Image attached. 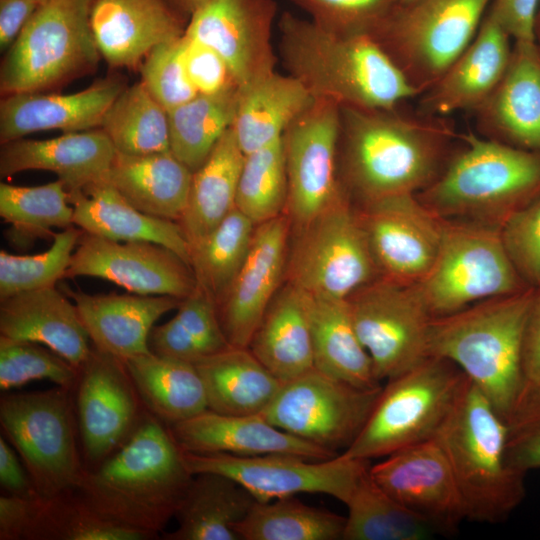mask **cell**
Segmentation results:
<instances>
[{
    "label": "cell",
    "instance_id": "obj_20",
    "mask_svg": "<svg viewBox=\"0 0 540 540\" xmlns=\"http://www.w3.org/2000/svg\"><path fill=\"white\" fill-rule=\"evenodd\" d=\"M369 471L385 492L436 533H454L466 519L448 460L435 438L397 450Z\"/></svg>",
    "mask_w": 540,
    "mask_h": 540
},
{
    "label": "cell",
    "instance_id": "obj_24",
    "mask_svg": "<svg viewBox=\"0 0 540 540\" xmlns=\"http://www.w3.org/2000/svg\"><path fill=\"white\" fill-rule=\"evenodd\" d=\"M511 41L486 13L467 48L433 86L418 96L417 111L436 117L474 111L502 79L512 53Z\"/></svg>",
    "mask_w": 540,
    "mask_h": 540
},
{
    "label": "cell",
    "instance_id": "obj_41",
    "mask_svg": "<svg viewBox=\"0 0 540 540\" xmlns=\"http://www.w3.org/2000/svg\"><path fill=\"white\" fill-rule=\"evenodd\" d=\"M238 88L215 95L198 94L167 111L170 152L192 172L205 162L232 126Z\"/></svg>",
    "mask_w": 540,
    "mask_h": 540
},
{
    "label": "cell",
    "instance_id": "obj_36",
    "mask_svg": "<svg viewBox=\"0 0 540 540\" xmlns=\"http://www.w3.org/2000/svg\"><path fill=\"white\" fill-rule=\"evenodd\" d=\"M208 409L226 415L261 414L283 382L248 349L229 345L198 362Z\"/></svg>",
    "mask_w": 540,
    "mask_h": 540
},
{
    "label": "cell",
    "instance_id": "obj_33",
    "mask_svg": "<svg viewBox=\"0 0 540 540\" xmlns=\"http://www.w3.org/2000/svg\"><path fill=\"white\" fill-rule=\"evenodd\" d=\"M193 172L170 151L117 153L103 179L138 210L178 222L186 208Z\"/></svg>",
    "mask_w": 540,
    "mask_h": 540
},
{
    "label": "cell",
    "instance_id": "obj_42",
    "mask_svg": "<svg viewBox=\"0 0 540 540\" xmlns=\"http://www.w3.org/2000/svg\"><path fill=\"white\" fill-rule=\"evenodd\" d=\"M216 303L198 288L181 299L175 315L154 326L149 335L150 351L195 364L227 348Z\"/></svg>",
    "mask_w": 540,
    "mask_h": 540
},
{
    "label": "cell",
    "instance_id": "obj_52",
    "mask_svg": "<svg viewBox=\"0 0 540 540\" xmlns=\"http://www.w3.org/2000/svg\"><path fill=\"white\" fill-rule=\"evenodd\" d=\"M320 27L342 34L373 33L400 0H290Z\"/></svg>",
    "mask_w": 540,
    "mask_h": 540
},
{
    "label": "cell",
    "instance_id": "obj_19",
    "mask_svg": "<svg viewBox=\"0 0 540 540\" xmlns=\"http://www.w3.org/2000/svg\"><path fill=\"white\" fill-rule=\"evenodd\" d=\"M96 277L140 295L186 298L197 289L191 266L152 242L114 241L83 231L64 278Z\"/></svg>",
    "mask_w": 540,
    "mask_h": 540
},
{
    "label": "cell",
    "instance_id": "obj_28",
    "mask_svg": "<svg viewBox=\"0 0 540 540\" xmlns=\"http://www.w3.org/2000/svg\"><path fill=\"white\" fill-rule=\"evenodd\" d=\"M123 89L119 80L110 78L71 94L38 91L7 95L0 103L1 144L46 130H92L101 125Z\"/></svg>",
    "mask_w": 540,
    "mask_h": 540
},
{
    "label": "cell",
    "instance_id": "obj_63",
    "mask_svg": "<svg viewBox=\"0 0 540 540\" xmlns=\"http://www.w3.org/2000/svg\"><path fill=\"white\" fill-rule=\"evenodd\" d=\"M413 0H400V4H405V3H408V2H411Z\"/></svg>",
    "mask_w": 540,
    "mask_h": 540
},
{
    "label": "cell",
    "instance_id": "obj_47",
    "mask_svg": "<svg viewBox=\"0 0 540 540\" xmlns=\"http://www.w3.org/2000/svg\"><path fill=\"white\" fill-rule=\"evenodd\" d=\"M256 225L237 208L190 247L189 264L197 286L217 303L242 267Z\"/></svg>",
    "mask_w": 540,
    "mask_h": 540
},
{
    "label": "cell",
    "instance_id": "obj_3",
    "mask_svg": "<svg viewBox=\"0 0 540 540\" xmlns=\"http://www.w3.org/2000/svg\"><path fill=\"white\" fill-rule=\"evenodd\" d=\"M280 56L315 99L340 107L393 109L418 97L402 70L369 33L342 34L284 12Z\"/></svg>",
    "mask_w": 540,
    "mask_h": 540
},
{
    "label": "cell",
    "instance_id": "obj_57",
    "mask_svg": "<svg viewBox=\"0 0 540 540\" xmlns=\"http://www.w3.org/2000/svg\"><path fill=\"white\" fill-rule=\"evenodd\" d=\"M0 484L6 494L23 497H39L23 465L18 460L5 437H0Z\"/></svg>",
    "mask_w": 540,
    "mask_h": 540
},
{
    "label": "cell",
    "instance_id": "obj_25",
    "mask_svg": "<svg viewBox=\"0 0 540 540\" xmlns=\"http://www.w3.org/2000/svg\"><path fill=\"white\" fill-rule=\"evenodd\" d=\"M169 427L182 451L197 454H291L311 460L338 455L274 426L261 414L226 415L207 409Z\"/></svg>",
    "mask_w": 540,
    "mask_h": 540
},
{
    "label": "cell",
    "instance_id": "obj_21",
    "mask_svg": "<svg viewBox=\"0 0 540 540\" xmlns=\"http://www.w3.org/2000/svg\"><path fill=\"white\" fill-rule=\"evenodd\" d=\"M273 0H207L191 16L184 35L216 51L238 87L274 71Z\"/></svg>",
    "mask_w": 540,
    "mask_h": 540
},
{
    "label": "cell",
    "instance_id": "obj_38",
    "mask_svg": "<svg viewBox=\"0 0 540 540\" xmlns=\"http://www.w3.org/2000/svg\"><path fill=\"white\" fill-rule=\"evenodd\" d=\"M145 410L172 426L208 409L193 363L152 352L123 360Z\"/></svg>",
    "mask_w": 540,
    "mask_h": 540
},
{
    "label": "cell",
    "instance_id": "obj_12",
    "mask_svg": "<svg viewBox=\"0 0 540 540\" xmlns=\"http://www.w3.org/2000/svg\"><path fill=\"white\" fill-rule=\"evenodd\" d=\"M492 1L413 0L371 35L421 95L471 43Z\"/></svg>",
    "mask_w": 540,
    "mask_h": 540
},
{
    "label": "cell",
    "instance_id": "obj_30",
    "mask_svg": "<svg viewBox=\"0 0 540 540\" xmlns=\"http://www.w3.org/2000/svg\"><path fill=\"white\" fill-rule=\"evenodd\" d=\"M0 336L45 345L78 370L93 347L75 304L55 286L0 300Z\"/></svg>",
    "mask_w": 540,
    "mask_h": 540
},
{
    "label": "cell",
    "instance_id": "obj_26",
    "mask_svg": "<svg viewBox=\"0 0 540 540\" xmlns=\"http://www.w3.org/2000/svg\"><path fill=\"white\" fill-rule=\"evenodd\" d=\"M63 292L75 304L92 345L121 360L150 353L156 321L181 301L168 295H93L68 286Z\"/></svg>",
    "mask_w": 540,
    "mask_h": 540
},
{
    "label": "cell",
    "instance_id": "obj_56",
    "mask_svg": "<svg viewBox=\"0 0 540 540\" xmlns=\"http://www.w3.org/2000/svg\"><path fill=\"white\" fill-rule=\"evenodd\" d=\"M539 5L540 0H493L487 14L514 43H532Z\"/></svg>",
    "mask_w": 540,
    "mask_h": 540
},
{
    "label": "cell",
    "instance_id": "obj_55",
    "mask_svg": "<svg viewBox=\"0 0 540 540\" xmlns=\"http://www.w3.org/2000/svg\"><path fill=\"white\" fill-rule=\"evenodd\" d=\"M183 57L188 76L201 95L238 88L225 60L210 47L183 34Z\"/></svg>",
    "mask_w": 540,
    "mask_h": 540
},
{
    "label": "cell",
    "instance_id": "obj_59",
    "mask_svg": "<svg viewBox=\"0 0 540 540\" xmlns=\"http://www.w3.org/2000/svg\"><path fill=\"white\" fill-rule=\"evenodd\" d=\"M40 5L34 0H0L1 51L13 44Z\"/></svg>",
    "mask_w": 540,
    "mask_h": 540
},
{
    "label": "cell",
    "instance_id": "obj_9",
    "mask_svg": "<svg viewBox=\"0 0 540 540\" xmlns=\"http://www.w3.org/2000/svg\"><path fill=\"white\" fill-rule=\"evenodd\" d=\"M92 0H46L6 50L4 96L38 92L90 71L100 58L90 26Z\"/></svg>",
    "mask_w": 540,
    "mask_h": 540
},
{
    "label": "cell",
    "instance_id": "obj_37",
    "mask_svg": "<svg viewBox=\"0 0 540 540\" xmlns=\"http://www.w3.org/2000/svg\"><path fill=\"white\" fill-rule=\"evenodd\" d=\"M245 154L232 127L193 172L186 208L178 221L190 247L211 233L236 208Z\"/></svg>",
    "mask_w": 540,
    "mask_h": 540
},
{
    "label": "cell",
    "instance_id": "obj_1",
    "mask_svg": "<svg viewBox=\"0 0 540 540\" xmlns=\"http://www.w3.org/2000/svg\"><path fill=\"white\" fill-rule=\"evenodd\" d=\"M458 138L447 117L341 107L342 186L356 206L418 194L440 174Z\"/></svg>",
    "mask_w": 540,
    "mask_h": 540
},
{
    "label": "cell",
    "instance_id": "obj_5",
    "mask_svg": "<svg viewBox=\"0 0 540 540\" xmlns=\"http://www.w3.org/2000/svg\"><path fill=\"white\" fill-rule=\"evenodd\" d=\"M440 174L416 196L434 214L500 227L540 195V153L486 138L460 135Z\"/></svg>",
    "mask_w": 540,
    "mask_h": 540
},
{
    "label": "cell",
    "instance_id": "obj_8",
    "mask_svg": "<svg viewBox=\"0 0 540 540\" xmlns=\"http://www.w3.org/2000/svg\"><path fill=\"white\" fill-rule=\"evenodd\" d=\"M378 277L359 209L348 195L291 228L285 282L307 295L345 300Z\"/></svg>",
    "mask_w": 540,
    "mask_h": 540
},
{
    "label": "cell",
    "instance_id": "obj_44",
    "mask_svg": "<svg viewBox=\"0 0 540 540\" xmlns=\"http://www.w3.org/2000/svg\"><path fill=\"white\" fill-rule=\"evenodd\" d=\"M73 212L69 193L58 179L39 186L0 184V216L10 225L7 239L19 248L53 237L54 228L74 225Z\"/></svg>",
    "mask_w": 540,
    "mask_h": 540
},
{
    "label": "cell",
    "instance_id": "obj_27",
    "mask_svg": "<svg viewBox=\"0 0 540 540\" xmlns=\"http://www.w3.org/2000/svg\"><path fill=\"white\" fill-rule=\"evenodd\" d=\"M90 26L100 55L117 67L138 65L185 30L181 15L165 0H92Z\"/></svg>",
    "mask_w": 540,
    "mask_h": 540
},
{
    "label": "cell",
    "instance_id": "obj_35",
    "mask_svg": "<svg viewBox=\"0 0 540 540\" xmlns=\"http://www.w3.org/2000/svg\"><path fill=\"white\" fill-rule=\"evenodd\" d=\"M256 502L227 476L195 474L175 512L176 529L161 536L165 540H240L234 526Z\"/></svg>",
    "mask_w": 540,
    "mask_h": 540
},
{
    "label": "cell",
    "instance_id": "obj_54",
    "mask_svg": "<svg viewBox=\"0 0 540 540\" xmlns=\"http://www.w3.org/2000/svg\"><path fill=\"white\" fill-rule=\"evenodd\" d=\"M500 235L523 282L540 287V195L508 216L500 226Z\"/></svg>",
    "mask_w": 540,
    "mask_h": 540
},
{
    "label": "cell",
    "instance_id": "obj_7",
    "mask_svg": "<svg viewBox=\"0 0 540 540\" xmlns=\"http://www.w3.org/2000/svg\"><path fill=\"white\" fill-rule=\"evenodd\" d=\"M466 379L452 362L428 357L388 380L362 430L341 454L369 461L434 438Z\"/></svg>",
    "mask_w": 540,
    "mask_h": 540
},
{
    "label": "cell",
    "instance_id": "obj_4",
    "mask_svg": "<svg viewBox=\"0 0 540 540\" xmlns=\"http://www.w3.org/2000/svg\"><path fill=\"white\" fill-rule=\"evenodd\" d=\"M534 292L487 299L430 323L429 357L456 365L504 420L525 384L523 341Z\"/></svg>",
    "mask_w": 540,
    "mask_h": 540
},
{
    "label": "cell",
    "instance_id": "obj_2",
    "mask_svg": "<svg viewBox=\"0 0 540 540\" xmlns=\"http://www.w3.org/2000/svg\"><path fill=\"white\" fill-rule=\"evenodd\" d=\"M193 478L170 427L148 411L130 437L76 491L98 512L159 538Z\"/></svg>",
    "mask_w": 540,
    "mask_h": 540
},
{
    "label": "cell",
    "instance_id": "obj_32",
    "mask_svg": "<svg viewBox=\"0 0 540 540\" xmlns=\"http://www.w3.org/2000/svg\"><path fill=\"white\" fill-rule=\"evenodd\" d=\"M248 349L283 383L313 369L308 295L284 282L260 320Z\"/></svg>",
    "mask_w": 540,
    "mask_h": 540
},
{
    "label": "cell",
    "instance_id": "obj_53",
    "mask_svg": "<svg viewBox=\"0 0 540 540\" xmlns=\"http://www.w3.org/2000/svg\"><path fill=\"white\" fill-rule=\"evenodd\" d=\"M505 422L508 465L523 474L540 469V383L524 384Z\"/></svg>",
    "mask_w": 540,
    "mask_h": 540
},
{
    "label": "cell",
    "instance_id": "obj_6",
    "mask_svg": "<svg viewBox=\"0 0 540 540\" xmlns=\"http://www.w3.org/2000/svg\"><path fill=\"white\" fill-rule=\"evenodd\" d=\"M506 436L505 420L467 378L434 437L448 460L467 520L503 522L525 497L526 474L508 465Z\"/></svg>",
    "mask_w": 540,
    "mask_h": 540
},
{
    "label": "cell",
    "instance_id": "obj_39",
    "mask_svg": "<svg viewBox=\"0 0 540 540\" xmlns=\"http://www.w3.org/2000/svg\"><path fill=\"white\" fill-rule=\"evenodd\" d=\"M314 368L350 385L381 387L354 328L346 299L308 295Z\"/></svg>",
    "mask_w": 540,
    "mask_h": 540
},
{
    "label": "cell",
    "instance_id": "obj_31",
    "mask_svg": "<svg viewBox=\"0 0 540 540\" xmlns=\"http://www.w3.org/2000/svg\"><path fill=\"white\" fill-rule=\"evenodd\" d=\"M69 202L73 224L84 232L114 241L160 244L189 264L190 245L180 224L138 210L106 181L69 194Z\"/></svg>",
    "mask_w": 540,
    "mask_h": 540
},
{
    "label": "cell",
    "instance_id": "obj_29",
    "mask_svg": "<svg viewBox=\"0 0 540 540\" xmlns=\"http://www.w3.org/2000/svg\"><path fill=\"white\" fill-rule=\"evenodd\" d=\"M116 150L102 129L64 133L44 140L16 139L1 144L0 175L26 170L54 173L69 194L102 180Z\"/></svg>",
    "mask_w": 540,
    "mask_h": 540
},
{
    "label": "cell",
    "instance_id": "obj_64",
    "mask_svg": "<svg viewBox=\"0 0 540 540\" xmlns=\"http://www.w3.org/2000/svg\"><path fill=\"white\" fill-rule=\"evenodd\" d=\"M34 1H36V2L39 3V4H42V3H44L46 0H34Z\"/></svg>",
    "mask_w": 540,
    "mask_h": 540
},
{
    "label": "cell",
    "instance_id": "obj_15",
    "mask_svg": "<svg viewBox=\"0 0 540 540\" xmlns=\"http://www.w3.org/2000/svg\"><path fill=\"white\" fill-rule=\"evenodd\" d=\"M182 457L192 475L227 476L248 490L257 502L299 493H321L346 504L370 467L367 460L342 454L327 460H311L291 454L236 456L182 451Z\"/></svg>",
    "mask_w": 540,
    "mask_h": 540
},
{
    "label": "cell",
    "instance_id": "obj_61",
    "mask_svg": "<svg viewBox=\"0 0 540 540\" xmlns=\"http://www.w3.org/2000/svg\"><path fill=\"white\" fill-rule=\"evenodd\" d=\"M207 0H165V2L180 15L189 17Z\"/></svg>",
    "mask_w": 540,
    "mask_h": 540
},
{
    "label": "cell",
    "instance_id": "obj_60",
    "mask_svg": "<svg viewBox=\"0 0 540 540\" xmlns=\"http://www.w3.org/2000/svg\"><path fill=\"white\" fill-rule=\"evenodd\" d=\"M34 498L0 497V540H22Z\"/></svg>",
    "mask_w": 540,
    "mask_h": 540
},
{
    "label": "cell",
    "instance_id": "obj_10",
    "mask_svg": "<svg viewBox=\"0 0 540 540\" xmlns=\"http://www.w3.org/2000/svg\"><path fill=\"white\" fill-rule=\"evenodd\" d=\"M70 391L58 386L5 393L0 399L2 433L42 498L76 490L87 470L79 453Z\"/></svg>",
    "mask_w": 540,
    "mask_h": 540
},
{
    "label": "cell",
    "instance_id": "obj_14",
    "mask_svg": "<svg viewBox=\"0 0 540 540\" xmlns=\"http://www.w3.org/2000/svg\"><path fill=\"white\" fill-rule=\"evenodd\" d=\"M382 390L359 388L315 368L283 383L261 415L274 426L335 453L347 449Z\"/></svg>",
    "mask_w": 540,
    "mask_h": 540
},
{
    "label": "cell",
    "instance_id": "obj_50",
    "mask_svg": "<svg viewBox=\"0 0 540 540\" xmlns=\"http://www.w3.org/2000/svg\"><path fill=\"white\" fill-rule=\"evenodd\" d=\"M78 377L79 370L49 347L0 336L1 391L44 379L72 390Z\"/></svg>",
    "mask_w": 540,
    "mask_h": 540
},
{
    "label": "cell",
    "instance_id": "obj_48",
    "mask_svg": "<svg viewBox=\"0 0 540 540\" xmlns=\"http://www.w3.org/2000/svg\"><path fill=\"white\" fill-rule=\"evenodd\" d=\"M288 185L283 137L244 157L236 208L255 225L285 214Z\"/></svg>",
    "mask_w": 540,
    "mask_h": 540
},
{
    "label": "cell",
    "instance_id": "obj_49",
    "mask_svg": "<svg viewBox=\"0 0 540 540\" xmlns=\"http://www.w3.org/2000/svg\"><path fill=\"white\" fill-rule=\"evenodd\" d=\"M83 234L72 225L53 236L51 246L35 255H15L0 251V300L12 295L53 287L69 267L71 257Z\"/></svg>",
    "mask_w": 540,
    "mask_h": 540
},
{
    "label": "cell",
    "instance_id": "obj_58",
    "mask_svg": "<svg viewBox=\"0 0 540 540\" xmlns=\"http://www.w3.org/2000/svg\"><path fill=\"white\" fill-rule=\"evenodd\" d=\"M522 364L525 383H540V287L535 288L526 321Z\"/></svg>",
    "mask_w": 540,
    "mask_h": 540
},
{
    "label": "cell",
    "instance_id": "obj_62",
    "mask_svg": "<svg viewBox=\"0 0 540 540\" xmlns=\"http://www.w3.org/2000/svg\"><path fill=\"white\" fill-rule=\"evenodd\" d=\"M535 35H536V43L540 49V5L538 8L537 17H536Z\"/></svg>",
    "mask_w": 540,
    "mask_h": 540
},
{
    "label": "cell",
    "instance_id": "obj_43",
    "mask_svg": "<svg viewBox=\"0 0 540 540\" xmlns=\"http://www.w3.org/2000/svg\"><path fill=\"white\" fill-rule=\"evenodd\" d=\"M345 523L344 516L289 496L256 502L234 530L240 540H338Z\"/></svg>",
    "mask_w": 540,
    "mask_h": 540
},
{
    "label": "cell",
    "instance_id": "obj_45",
    "mask_svg": "<svg viewBox=\"0 0 540 540\" xmlns=\"http://www.w3.org/2000/svg\"><path fill=\"white\" fill-rule=\"evenodd\" d=\"M100 127L117 153L147 155L170 151L167 111L142 82L122 90Z\"/></svg>",
    "mask_w": 540,
    "mask_h": 540
},
{
    "label": "cell",
    "instance_id": "obj_23",
    "mask_svg": "<svg viewBox=\"0 0 540 540\" xmlns=\"http://www.w3.org/2000/svg\"><path fill=\"white\" fill-rule=\"evenodd\" d=\"M479 134L540 153V49L514 43L507 69L475 110Z\"/></svg>",
    "mask_w": 540,
    "mask_h": 540
},
{
    "label": "cell",
    "instance_id": "obj_11",
    "mask_svg": "<svg viewBox=\"0 0 540 540\" xmlns=\"http://www.w3.org/2000/svg\"><path fill=\"white\" fill-rule=\"evenodd\" d=\"M416 285L432 317L529 287L505 251L500 227L447 219L437 258Z\"/></svg>",
    "mask_w": 540,
    "mask_h": 540
},
{
    "label": "cell",
    "instance_id": "obj_13",
    "mask_svg": "<svg viewBox=\"0 0 540 540\" xmlns=\"http://www.w3.org/2000/svg\"><path fill=\"white\" fill-rule=\"evenodd\" d=\"M346 301L379 381L391 380L429 357L428 334L433 317L416 284L380 276Z\"/></svg>",
    "mask_w": 540,
    "mask_h": 540
},
{
    "label": "cell",
    "instance_id": "obj_22",
    "mask_svg": "<svg viewBox=\"0 0 540 540\" xmlns=\"http://www.w3.org/2000/svg\"><path fill=\"white\" fill-rule=\"evenodd\" d=\"M290 234L286 214L256 225L242 267L216 303L221 328L231 346L248 348L267 307L285 282Z\"/></svg>",
    "mask_w": 540,
    "mask_h": 540
},
{
    "label": "cell",
    "instance_id": "obj_18",
    "mask_svg": "<svg viewBox=\"0 0 540 540\" xmlns=\"http://www.w3.org/2000/svg\"><path fill=\"white\" fill-rule=\"evenodd\" d=\"M357 207L380 276L419 283L437 258L443 219L416 194L389 196Z\"/></svg>",
    "mask_w": 540,
    "mask_h": 540
},
{
    "label": "cell",
    "instance_id": "obj_40",
    "mask_svg": "<svg viewBox=\"0 0 540 540\" xmlns=\"http://www.w3.org/2000/svg\"><path fill=\"white\" fill-rule=\"evenodd\" d=\"M94 509L76 490L33 499L22 540H151Z\"/></svg>",
    "mask_w": 540,
    "mask_h": 540
},
{
    "label": "cell",
    "instance_id": "obj_17",
    "mask_svg": "<svg viewBox=\"0 0 540 540\" xmlns=\"http://www.w3.org/2000/svg\"><path fill=\"white\" fill-rule=\"evenodd\" d=\"M75 389L82 451L94 468L130 437L145 410L124 361L94 346Z\"/></svg>",
    "mask_w": 540,
    "mask_h": 540
},
{
    "label": "cell",
    "instance_id": "obj_51",
    "mask_svg": "<svg viewBox=\"0 0 540 540\" xmlns=\"http://www.w3.org/2000/svg\"><path fill=\"white\" fill-rule=\"evenodd\" d=\"M141 82L166 111L198 95L186 71L183 35L152 49L141 66Z\"/></svg>",
    "mask_w": 540,
    "mask_h": 540
},
{
    "label": "cell",
    "instance_id": "obj_16",
    "mask_svg": "<svg viewBox=\"0 0 540 540\" xmlns=\"http://www.w3.org/2000/svg\"><path fill=\"white\" fill-rule=\"evenodd\" d=\"M341 107L316 99L283 135L291 228L306 224L347 195L339 174Z\"/></svg>",
    "mask_w": 540,
    "mask_h": 540
},
{
    "label": "cell",
    "instance_id": "obj_46",
    "mask_svg": "<svg viewBox=\"0 0 540 540\" xmlns=\"http://www.w3.org/2000/svg\"><path fill=\"white\" fill-rule=\"evenodd\" d=\"M370 467L349 501L342 540H426L436 532L371 477Z\"/></svg>",
    "mask_w": 540,
    "mask_h": 540
},
{
    "label": "cell",
    "instance_id": "obj_34",
    "mask_svg": "<svg viewBox=\"0 0 540 540\" xmlns=\"http://www.w3.org/2000/svg\"><path fill=\"white\" fill-rule=\"evenodd\" d=\"M315 100L296 78L275 71L239 87L231 127L242 152L246 155L281 139Z\"/></svg>",
    "mask_w": 540,
    "mask_h": 540
}]
</instances>
